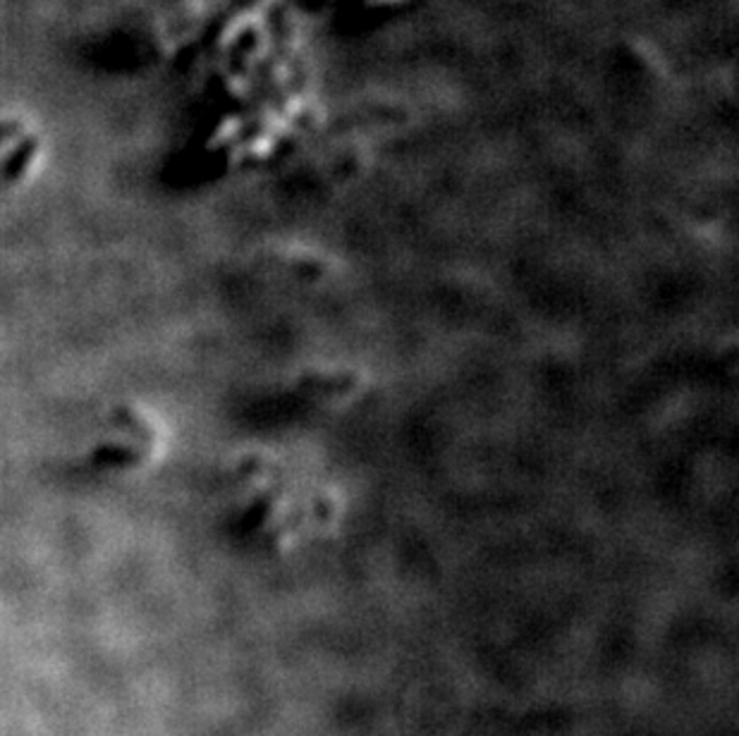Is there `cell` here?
<instances>
[{
  "label": "cell",
  "mask_w": 739,
  "mask_h": 736,
  "mask_svg": "<svg viewBox=\"0 0 739 736\" xmlns=\"http://www.w3.org/2000/svg\"><path fill=\"white\" fill-rule=\"evenodd\" d=\"M0 168L5 172L8 179H22L34 170V163L38 161V144L37 136L29 134L27 127H20L17 139L10 144L8 139V127L0 125Z\"/></svg>",
  "instance_id": "6da1fadb"
}]
</instances>
